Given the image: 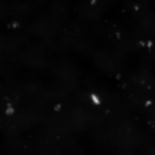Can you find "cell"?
Returning <instances> with one entry per match:
<instances>
[{"label":"cell","instance_id":"1","mask_svg":"<svg viewBox=\"0 0 155 155\" xmlns=\"http://www.w3.org/2000/svg\"><path fill=\"white\" fill-rule=\"evenodd\" d=\"M92 99L93 101H94L95 103L96 104L99 103V100L98 98L96 96L92 95Z\"/></svg>","mask_w":155,"mask_h":155}]
</instances>
